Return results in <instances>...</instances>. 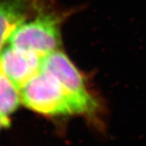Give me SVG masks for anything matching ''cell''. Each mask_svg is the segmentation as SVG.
Wrapping results in <instances>:
<instances>
[{
    "instance_id": "obj_1",
    "label": "cell",
    "mask_w": 146,
    "mask_h": 146,
    "mask_svg": "<svg viewBox=\"0 0 146 146\" xmlns=\"http://www.w3.org/2000/svg\"><path fill=\"white\" fill-rule=\"evenodd\" d=\"M22 102L29 109L47 116L86 114L80 102L51 74L41 70L20 89Z\"/></svg>"
},
{
    "instance_id": "obj_2",
    "label": "cell",
    "mask_w": 146,
    "mask_h": 146,
    "mask_svg": "<svg viewBox=\"0 0 146 146\" xmlns=\"http://www.w3.org/2000/svg\"><path fill=\"white\" fill-rule=\"evenodd\" d=\"M60 18L41 6L36 15L15 29L7 44L45 56L61 46Z\"/></svg>"
},
{
    "instance_id": "obj_3",
    "label": "cell",
    "mask_w": 146,
    "mask_h": 146,
    "mask_svg": "<svg viewBox=\"0 0 146 146\" xmlns=\"http://www.w3.org/2000/svg\"><path fill=\"white\" fill-rule=\"evenodd\" d=\"M42 70L55 77L85 108L87 113L96 110L97 104L88 91L84 77L65 53L58 50L44 56Z\"/></svg>"
},
{
    "instance_id": "obj_4",
    "label": "cell",
    "mask_w": 146,
    "mask_h": 146,
    "mask_svg": "<svg viewBox=\"0 0 146 146\" xmlns=\"http://www.w3.org/2000/svg\"><path fill=\"white\" fill-rule=\"evenodd\" d=\"M44 56L9 44L0 50V69L20 91L42 70Z\"/></svg>"
},
{
    "instance_id": "obj_5",
    "label": "cell",
    "mask_w": 146,
    "mask_h": 146,
    "mask_svg": "<svg viewBox=\"0 0 146 146\" xmlns=\"http://www.w3.org/2000/svg\"><path fill=\"white\" fill-rule=\"evenodd\" d=\"M42 1L0 0V50L7 44L15 29L42 6Z\"/></svg>"
},
{
    "instance_id": "obj_6",
    "label": "cell",
    "mask_w": 146,
    "mask_h": 146,
    "mask_svg": "<svg viewBox=\"0 0 146 146\" xmlns=\"http://www.w3.org/2000/svg\"><path fill=\"white\" fill-rule=\"evenodd\" d=\"M22 102L19 89L0 69V117L10 124V117Z\"/></svg>"
},
{
    "instance_id": "obj_7",
    "label": "cell",
    "mask_w": 146,
    "mask_h": 146,
    "mask_svg": "<svg viewBox=\"0 0 146 146\" xmlns=\"http://www.w3.org/2000/svg\"><path fill=\"white\" fill-rule=\"evenodd\" d=\"M9 125V123H7L3 118H2V117H0V131H1V130H2V128H7Z\"/></svg>"
}]
</instances>
